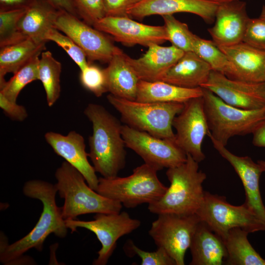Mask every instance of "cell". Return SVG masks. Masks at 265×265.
Wrapping results in <instances>:
<instances>
[{
    "label": "cell",
    "instance_id": "obj_1",
    "mask_svg": "<svg viewBox=\"0 0 265 265\" xmlns=\"http://www.w3.org/2000/svg\"><path fill=\"white\" fill-rule=\"evenodd\" d=\"M24 195L40 200L43 210L39 219L32 230L26 236L14 243L6 242L4 235H0V261L3 265L21 263L24 254L34 248L41 251L44 241L51 234L60 238L66 237L67 229L63 219L61 208L55 201L57 192L55 185L39 180L26 182L24 186Z\"/></svg>",
    "mask_w": 265,
    "mask_h": 265
},
{
    "label": "cell",
    "instance_id": "obj_2",
    "mask_svg": "<svg viewBox=\"0 0 265 265\" xmlns=\"http://www.w3.org/2000/svg\"><path fill=\"white\" fill-rule=\"evenodd\" d=\"M84 113L92 123V133L88 138V157L96 172L104 178L117 176L126 164L122 125L100 105L88 104Z\"/></svg>",
    "mask_w": 265,
    "mask_h": 265
},
{
    "label": "cell",
    "instance_id": "obj_3",
    "mask_svg": "<svg viewBox=\"0 0 265 265\" xmlns=\"http://www.w3.org/2000/svg\"><path fill=\"white\" fill-rule=\"evenodd\" d=\"M198 163L187 155L185 162L168 168L166 175L170 186L159 199L148 205L149 211L158 215L196 214L204 199L202 184L207 178Z\"/></svg>",
    "mask_w": 265,
    "mask_h": 265
},
{
    "label": "cell",
    "instance_id": "obj_4",
    "mask_svg": "<svg viewBox=\"0 0 265 265\" xmlns=\"http://www.w3.org/2000/svg\"><path fill=\"white\" fill-rule=\"evenodd\" d=\"M55 184L59 196L64 199L62 215L66 220L88 213H114L121 212L120 202L105 197L91 188L82 174L65 161L56 169Z\"/></svg>",
    "mask_w": 265,
    "mask_h": 265
},
{
    "label": "cell",
    "instance_id": "obj_5",
    "mask_svg": "<svg viewBox=\"0 0 265 265\" xmlns=\"http://www.w3.org/2000/svg\"><path fill=\"white\" fill-rule=\"evenodd\" d=\"M208 136L225 146L236 135L252 133L265 120V107L247 110L231 106L210 90L202 88Z\"/></svg>",
    "mask_w": 265,
    "mask_h": 265
},
{
    "label": "cell",
    "instance_id": "obj_6",
    "mask_svg": "<svg viewBox=\"0 0 265 265\" xmlns=\"http://www.w3.org/2000/svg\"><path fill=\"white\" fill-rule=\"evenodd\" d=\"M157 170L144 163L127 177H100L96 191L121 203L127 208L152 204L159 199L167 187L159 179Z\"/></svg>",
    "mask_w": 265,
    "mask_h": 265
},
{
    "label": "cell",
    "instance_id": "obj_7",
    "mask_svg": "<svg viewBox=\"0 0 265 265\" xmlns=\"http://www.w3.org/2000/svg\"><path fill=\"white\" fill-rule=\"evenodd\" d=\"M106 98L120 113L125 125L159 138L175 140L172 122L182 110L184 103L140 102L111 94Z\"/></svg>",
    "mask_w": 265,
    "mask_h": 265
},
{
    "label": "cell",
    "instance_id": "obj_8",
    "mask_svg": "<svg viewBox=\"0 0 265 265\" xmlns=\"http://www.w3.org/2000/svg\"><path fill=\"white\" fill-rule=\"evenodd\" d=\"M224 241L229 231L239 227L250 233L265 230V224L244 203L240 206L229 203L226 197L205 191L196 213Z\"/></svg>",
    "mask_w": 265,
    "mask_h": 265
},
{
    "label": "cell",
    "instance_id": "obj_9",
    "mask_svg": "<svg viewBox=\"0 0 265 265\" xmlns=\"http://www.w3.org/2000/svg\"><path fill=\"white\" fill-rule=\"evenodd\" d=\"M200 221L196 214H160L152 222L149 234L157 247L165 249L176 265H184L186 252Z\"/></svg>",
    "mask_w": 265,
    "mask_h": 265
},
{
    "label": "cell",
    "instance_id": "obj_10",
    "mask_svg": "<svg viewBox=\"0 0 265 265\" xmlns=\"http://www.w3.org/2000/svg\"><path fill=\"white\" fill-rule=\"evenodd\" d=\"M65 222L72 233L77 231L78 228H82L95 234L102 247L98 252V257L93 262L94 265H106L116 247L118 239L132 232L141 225L140 220L132 218L126 212L96 213L94 219L90 221L74 219Z\"/></svg>",
    "mask_w": 265,
    "mask_h": 265
},
{
    "label": "cell",
    "instance_id": "obj_11",
    "mask_svg": "<svg viewBox=\"0 0 265 265\" xmlns=\"http://www.w3.org/2000/svg\"><path fill=\"white\" fill-rule=\"evenodd\" d=\"M121 132L126 147L158 171L177 166L186 160L187 155L174 140L159 138L126 125H122Z\"/></svg>",
    "mask_w": 265,
    "mask_h": 265
},
{
    "label": "cell",
    "instance_id": "obj_12",
    "mask_svg": "<svg viewBox=\"0 0 265 265\" xmlns=\"http://www.w3.org/2000/svg\"><path fill=\"white\" fill-rule=\"evenodd\" d=\"M172 126L176 131L175 141L178 146L197 162L204 160L202 144L209 128L202 96L185 103L182 110L174 118Z\"/></svg>",
    "mask_w": 265,
    "mask_h": 265
},
{
    "label": "cell",
    "instance_id": "obj_13",
    "mask_svg": "<svg viewBox=\"0 0 265 265\" xmlns=\"http://www.w3.org/2000/svg\"><path fill=\"white\" fill-rule=\"evenodd\" d=\"M54 27L81 49L89 63L94 61L108 63L117 48L103 32L65 11H59Z\"/></svg>",
    "mask_w": 265,
    "mask_h": 265
},
{
    "label": "cell",
    "instance_id": "obj_14",
    "mask_svg": "<svg viewBox=\"0 0 265 265\" xmlns=\"http://www.w3.org/2000/svg\"><path fill=\"white\" fill-rule=\"evenodd\" d=\"M201 87L210 90L225 103L236 107L254 110L265 107V81L232 80L212 70L208 80Z\"/></svg>",
    "mask_w": 265,
    "mask_h": 265
},
{
    "label": "cell",
    "instance_id": "obj_15",
    "mask_svg": "<svg viewBox=\"0 0 265 265\" xmlns=\"http://www.w3.org/2000/svg\"><path fill=\"white\" fill-rule=\"evenodd\" d=\"M93 27L108 34L117 42L131 46L140 45L148 47L161 44L167 41L164 26L143 24L129 16H105Z\"/></svg>",
    "mask_w": 265,
    "mask_h": 265
},
{
    "label": "cell",
    "instance_id": "obj_16",
    "mask_svg": "<svg viewBox=\"0 0 265 265\" xmlns=\"http://www.w3.org/2000/svg\"><path fill=\"white\" fill-rule=\"evenodd\" d=\"M250 18L246 2L232 0L219 4L214 26L208 29L217 46H228L242 42Z\"/></svg>",
    "mask_w": 265,
    "mask_h": 265
},
{
    "label": "cell",
    "instance_id": "obj_17",
    "mask_svg": "<svg viewBox=\"0 0 265 265\" xmlns=\"http://www.w3.org/2000/svg\"><path fill=\"white\" fill-rule=\"evenodd\" d=\"M214 148L233 166L245 190V203L265 224V207L260 191V178L264 172L262 166L248 156L240 157L229 151L225 146L210 137Z\"/></svg>",
    "mask_w": 265,
    "mask_h": 265
},
{
    "label": "cell",
    "instance_id": "obj_18",
    "mask_svg": "<svg viewBox=\"0 0 265 265\" xmlns=\"http://www.w3.org/2000/svg\"><path fill=\"white\" fill-rule=\"evenodd\" d=\"M219 3L210 0H141L127 11L129 17L141 20L153 15L186 12L197 15L208 24L215 20Z\"/></svg>",
    "mask_w": 265,
    "mask_h": 265
},
{
    "label": "cell",
    "instance_id": "obj_19",
    "mask_svg": "<svg viewBox=\"0 0 265 265\" xmlns=\"http://www.w3.org/2000/svg\"><path fill=\"white\" fill-rule=\"evenodd\" d=\"M45 138L53 151L79 170L88 186L96 191L99 178L93 166L88 161V153L85 150L83 136L74 131L66 135L49 132L45 134Z\"/></svg>",
    "mask_w": 265,
    "mask_h": 265
},
{
    "label": "cell",
    "instance_id": "obj_20",
    "mask_svg": "<svg viewBox=\"0 0 265 265\" xmlns=\"http://www.w3.org/2000/svg\"><path fill=\"white\" fill-rule=\"evenodd\" d=\"M231 64L226 77L234 80L251 82L265 81V51L244 42L228 46H217Z\"/></svg>",
    "mask_w": 265,
    "mask_h": 265
},
{
    "label": "cell",
    "instance_id": "obj_21",
    "mask_svg": "<svg viewBox=\"0 0 265 265\" xmlns=\"http://www.w3.org/2000/svg\"><path fill=\"white\" fill-rule=\"evenodd\" d=\"M141 57L133 59L127 54V60L140 80H161L162 78L185 52L171 45L153 44Z\"/></svg>",
    "mask_w": 265,
    "mask_h": 265
},
{
    "label": "cell",
    "instance_id": "obj_22",
    "mask_svg": "<svg viewBox=\"0 0 265 265\" xmlns=\"http://www.w3.org/2000/svg\"><path fill=\"white\" fill-rule=\"evenodd\" d=\"M212 70L211 66L195 53L185 52L161 80L184 88L201 87L208 80Z\"/></svg>",
    "mask_w": 265,
    "mask_h": 265
},
{
    "label": "cell",
    "instance_id": "obj_23",
    "mask_svg": "<svg viewBox=\"0 0 265 265\" xmlns=\"http://www.w3.org/2000/svg\"><path fill=\"white\" fill-rule=\"evenodd\" d=\"M189 249L190 265H221L227 255L223 239L201 221L193 234Z\"/></svg>",
    "mask_w": 265,
    "mask_h": 265
},
{
    "label": "cell",
    "instance_id": "obj_24",
    "mask_svg": "<svg viewBox=\"0 0 265 265\" xmlns=\"http://www.w3.org/2000/svg\"><path fill=\"white\" fill-rule=\"evenodd\" d=\"M127 54L117 47L105 69L108 92L123 99L136 100L140 79L128 63Z\"/></svg>",
    "mask_w": 265,
    "mask_h": 265
},
{
    "label": "cell",
    "instance_id": "obj_25",
    "mask_svg": "<svg viewBox=\"0 0 265 265\" xmlns=\"http://www.w3.org/2000/svg\"><path fill=\"white\" fill-rule=\"evenodd\" d=\"M59 11L44 0H35L19 21L20 32L25 38L38 43H46V35L54 27Z\"/></svg>",
    "mask_w": 265,
    "mask_h": 265
},
{
    "label": "cell",
    "instance_id": "obj_26",
    "mask_svg": "<svg viewBox=\"0 0 265 265\" xmlns=\"http://www.w3.org/2000/svg\"><path fill=\"white\" fill-rule=\"evenodd\" d=\"M203 96L202 87L186 88L161 81L140 80L136 101L145 103H181Z\"/></svg>",
    "mask_w": 265,
    "mask_h": 265
},
{
    "label": "cell",
    "instance_id": "obj_27",
    "mask_svg": "<svg viewBox=\"0 0 265 265\" xmlns=\"http://www.w3.org/2000/svg\"><path fill=\"white\" fill-rule=\"evenodd\" d=\"M46 43L27 38L0 47V86L5 82L4 76L7 74H15L33 58L39 56L46 49Z\"/></svg>",
    "mask_w": 265,
    "mask_h": 265
},
{
    "label": "cell",
    "instance_id": "obj_28",
    "mask_svg": "<svg viewBox=\"0 0 265 265\" xmlns=\"http://www.w3.org/2000/svg\"><path fill=\"white\" fill-rule=\"evenodd\" d=\"M249 233L236 227L231 229L224 240L226 257L224 263L228 265H265V260L250 243Z\"/></svg>",
    "mask_w": 265,
    "mask_h": 265
},
{
    "label": "cell",
    "instance_id": "obj_29",
    "mask_svg": "<svg viewBox=\"0 0 265 265\" xmlns=\"http://www.w3.org/2000/svg\"><path fill=\"white\" fill-rule=\"evenodd\" d=\"M61 70V63L50 51H43L41 53L38 66V80L43 84L49 106H53L60 96Z\"/></svg>",
    "mask_w": 265,
    "mask_h": 265
},
{
    "label": "cell",
    "instance_id": "obj_30",
    "mask_svg": "<svg viewBox=\"0 0 265 265\" xmlns=\"http://www.w3.org/2000/svg\"><path fill=\"white\" fill-rule=\"evenodd\" d=\"M39 56L33 58L21 68L7 81L0 86V93L13 102H16L21 90L28 83L38 80Z\"/></svg>",
    "mask_w": 265,
    "mask_h": 265
},
{
    "label": "cell",
    "instance_id": "obj_31",
    "mask_svg": "<svg viewBox=\"0 0 265 265\" xmlns=\"http://www.w3.org/2000/svg\"><path fill=\"white\" fill-rule=\"evenodd\" d=\"M193 52L206 62L212 70L225 76L229 74L231 64L225 54L211 40L196 35L193 43Z\"/></svg>",
    "mask_w": 265,
    "mask_h": 265
},
{
    "label": "cell",
    "instance_id": "obj_32",
    "mask_svg": "<svg viewBox=\"0 0 265 265\" xmlns=\"http://www.w3.org/2000/svg\"><path fill=\"white\" fill-rule=\"evenodd\" d=\"M162 17L167 41L184 52H193V43L196 35L190 31L187 25L176 19L173 15Z\"/></svg>",
    "mask_w": 265,
    "mask_h": 265
},
{
    "label": "cell",
    "instance_id": "obj_33",
    "mask_svg": "<svg viewBox=\"0 0 265 265\" xmlns=\"http://www.w3.org/2000/svg\"><path fill=\"white\" fill-rule=\"evenodd\" d=\"M26 8L0 11V47L27 38L20 32L18 28L19 21Z\"/></svg>",
    "mask_w": 265,
    "mask_h": 265
},
{
    "label": "cell",
    "instance_id": "obj_34",
    "mask_svg": "<svg viewBox=\"0 0 265 265\" xmlns=\"http://www.w3.org/2000/svg\"><path fill=\"white\" fill-rule=\"evenodd\" d=\"M45 40L55 42L62 48L78 66L80 70L88 64L86 54L68 36L53 27L47 33Z\"/></svg>",
    "mask_w": 265,
    "mask_h": 265
},
{
    "label": "cell",
    "instance_id": "obj_35",
    "mask_svg": "<svg viewBox=\"0 0 265 265\" xmlns=\"http://www.w3.org/2000/svg\"><path fill=\"white\" fill-rule=\"evenodd\" d=\"M80 80L82 85L97 97L108 92L105 69L92 63L80 70Z\"/></svg>",
    "mask_w": 265,
    "mask_h": 265
},
{
    "label": "cell",
    "instance_id": "obj_36",
    "mask_svg": "<svg viewBox=\"0 0 265 265\" xmlns=\"http://www.w3.org/2000/svg\"><path fill=\"white\" fill-rule=\"evenodd\" d=\"M80 18L93 26L106 16L103 0H73Z\"/></svg>",
    "mask_w": 265,
    "mask_h": 265
},
{
    "label": "cell",
    "instance_id": "obj_37",
    "mask_svg": "<svg viewBox=\"0 0 265 265\" xmlns=\"http://www.w3.org/2000/svg\"><path fill=\"white\" fill-rule=\"evenodd\" d=\"M128 243L127 246L130 251L140 258L141 265H176L175 261L163 248L158 247L155 251L148 252L140 249L132 241Z\"/></svg>",
    "mask_w": 265,
    "mask_h": 265
},
{
    "label": "cell",
    "instance_id": "obj_38",
    "mask_svg": "<svg viewBox=\"0 0 265 265\" xmlns=\"http://www.w3.org/2000/svg\"><path fill=\"white\" fill-rule=\"evenodd\" d=\"M242 41L255 48L265 51V20L260 17L250 18Z\"/></svg>",
    "mask_w": 265,
    "mask_h": 265
},
{
    "label": "cell",
    "instance_id": "obj_39",
    "mask_svg": "<svg viewBox=\"0 0 265 265\" xmlns=\"http://www.w3.org/2000/svg\"><path fill=\"white\" fill-rule=\"evenodd\" d=\"M141 0H103L106 16H128V10Z\"/></svg>",
    "mask_w": 265,
    "mask_h": 265
},
{
    "label": "cell",
    "instance_id": "obj_40",
    "mask_svg": "<svg viewBox=\"0 0 265 265\" xmlns=\"http://www.w3.org/2000/svg\"><path fill=\"white\" fill-rule=\"evenodd\" d=\"M0 107L7 116L14 120L23 121L27 116L26 110L24 106L9 101L1 93Z\"/></svg>",
    "mask_w": 265,
    "mask_h": 265
},
{
    "label": "cell",
    "instance_id": "obj_41",
    "mask_svg": "<svg viewBox=\"0 0 265 265\" xmlns=\"http://www.w3.org/2000/svg\"><path fill=\"white\" fill-rule=\"evenodd\" d=\"M58 10L69 13L80 18L73 0H44Z\"/></svg>",
    "mask_w": 265,
    "mask_h": 265
},
{
    "label": "cell",
    "instance_id": "obj_42",
    "mask_svg": "<svg viewBox=\"0 0 265 265\" xmlns=\"http://www.w3.org/2000/svg\"><path fill=\"white\" fill-rule=\"evenodd\" d=\"M35 0H0V11L26 8Z\"/></svg>",
    "mask_w": 265,
    "mask_h": 265
},
{
    "label": "cell",
    "instance_id": "obj_43",
    "mask_svg": "<svg viewBox=\"0 0 265 265\" xmlns=\"http://www.w3.org/2000/svg\"><path fill=\"white\" fill-rule=\"evenodd\" d=\"M252 143L254 146L265 147V120L252 133Z\"/></svg>",
    "mask_w": 265,
    "mask_h": 265
},
{
    "label": "cell",
    "instance_id": "obj_44",
    "mask_svg": "<svg viewBox=\"0 0 265 265\" xmlns=\"http://www.w3.org/2000/svg\"><path fill=\"white\" fill-rule=\"evenodd\" d=\"M259 17L261 19L265 20V6L263 5L262 7L261 14Z\"/></svg>",
    "mask_w": 265,
    "mask_h": 265
},
{
    "label": "cell",
    "instance_id": "obj_45",
    "mask_svg": "<svg viewBox=\"0 0 265 265\" xmlns=\"http://www.w3.org/2000/svg\"><path fill=\"white\" fill-rule=\"evenodd\" d=\"M257 162L262 166L264 172H265V161L264 160H258Z\"/></svg>",
    "mask_w": 265,
    "mask_h": 265
},
{
    "label": "cell",
    "instance_id": "obj_46",
    "mask_svg": "<svg viewBox=\"0 0 265 265\" xmlns=\"http://www.w3.org/2000/svg\"><path fill=\"white\" fill-rule=\"evenodd\" d=\"M210 0L216 2H217V3H222V2L230 1V0Z\"/></svg>",
    "mask_w": 265,
    "mask_h": 265
},
{
    "label": "cell",
    "instance_id": "obj_47",
    "mask_svg": "<svg viewBox=\"0 0 265 265\" xmlns=\"http://www.w3.org/2000/svg\"></svg>",
    "mask_w": 265,
    "mask_h": 265
}]
</instances>
